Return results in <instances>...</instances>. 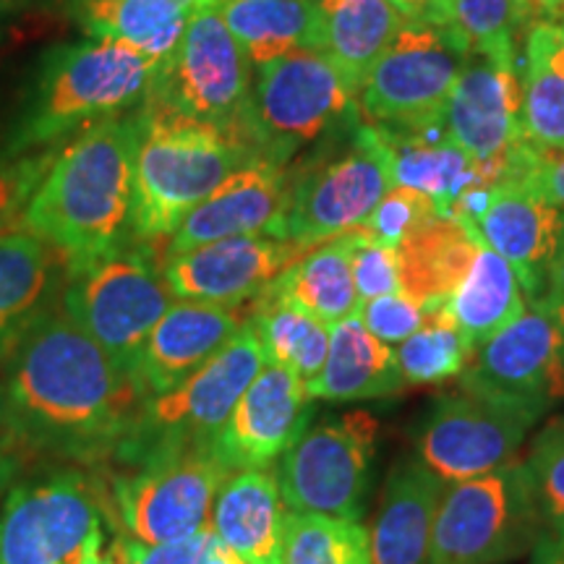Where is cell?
Returning <instances> with one entry per match:
<instances>
[{"mask_svg": "<svg viewBox=\"0 0 564 564\" xmlns=\"http://www.w3.org/2000/svg\"><path fill=\"white\" fill-rule=\"evenodd\" d=\"M55 154H58L55 147L53 150L30 152L0 167V232L11 230L13 223L24 217L26 204L45 178Z\"/></svg>", "mask_w": 564, "mask_h": 564, "instance_id": "42", "label": "cell"}, {"mask_svg": "<svg viewBox=\"0 0 564 564\" xmlns=\"http://www.w3.org/2000/svg\"><path fill=\"white\" fill-rule=\"evenodd\" d=\"M112 481L121 523L139 544H167L212 525V507L230 470L209 444H160L126 455Z\"/></svg>", "mask_w": 564, "mask_h": 564, "instance_id": "7", "label": "cell"}, {"mask_svg": "<svg viewBox=\"0 0 564 564\" xmlns=\"http://www.w3.org/2000/svg\"><path fill=\"white\" fill-rule=\"evenodd\" d=\"M394 186L392 152L382 131L352 121L299 173H288L280 238L301 249L358 230Z\"/></svg>", "mask_w": 564, "mask_h": 564, "instance_id": "5", "label": "cell"}, {"mask_svg": "<svg viewBox=\"0 0 564 564\" xmlns=\"http://www.w3.org/2000/svg\"><path fill=\"white\" fill-rule=\"evenodd\" d=\"M377 434L379 423L369 411L306 429L280 460L278 484L288 510L361 523Z\"/></svg>", "mask_w": 564, "mask_h": 564, "instance_id": "14", "label": "cell"}, {"mask_svg": "<svg viewBox=\"0 0 564 564\" xmlns=\"http://www.w3.org/2000/svg\"><path fill=\"white\" fill-rule=\"evenodd\" d=\"M533 564H564V533H541L535 541Z\"/></svg>", "mask_w": 564, "mask_h": 564, "instance_id": "48", "label": "cell"}, {"mask_svg": "<svg viewBox=\"0 0 564 564\" xmlns=\"http://www.w3.org/2000/svg\"><path fill=\"white\" fill-rule=\"evenodd\" d=\"M544 303H549V306H552L554 312L564 319V215H562L560 241H556V251H554L552 267H549Z\"/></svg>", "mask_w": 564, "mask_h": 564, "instance_id": "47", "label": "cell"}, {"mask_svg": "<svg viewBox=\"0 0 564 564\" xmlns=\"http://www.w3.org/2000/svg\"><path fill=\"white\" fill-rule=\"evenodd\" d=\"M444 308L476 350L525 312L528 295L512 267L499 253L478 246L474 264L444 301Z\"/></svg>", "mask_w": 564, "mask_h": 564, "instance_id": "34", "label": "cell"}, {"mask_svg": "<svg viewBox=\"0 0 564 564\" xmlns=\"http://www.w3.org/2000/svg\"><path fill=\"white\" fill-rule=\"evenodd\" d=\"M358 89L322 51L293 53L257 68L246 139L262 160L288 167L303 150L358 121Z\"/></svg>", "mask_w": 564, "mask_h": 564, "instance_id": "6", "label": "cell"}, {"mask_svg": "<svg viewBox=\"0 0 564 564\" xmlns=\"http://www.w3.org/2000/svg\"><path fill=\"white\" fill-rule=\"evenodd\" d=\"M61 253L30 228L0 232V364L47 308Z\"/></svg>", "mask_w": 564, "mask_h": 564, "instance_id": "25", "label": "cell"}, {"mask_svg": "<svg viewBox=\"0 0 564 564\" xmlns=\"http://www.w3.org/2000/svg\"><path fill=\"white\" fill-rule=\"evenodd\" d=\"M520 51L523 126L535 150L564 152V24L539 21Z\"/></svg>", "mask_w": 564, "mask_h": 564, "instance_id": "30", "label": "cell"}, {"mask_svg": "<svg viewBox=\"0 0 564 564\" xmlns=\"http://www.w3.org/2000/svg\"><path fill=\"white\" fill-rule=\"evenodd\" d=\"M162 63L133 47L84 40L45 55L34 91L9 141V154L53 150V144L150 102Z\"/></svg>", "mask_w": 564, "mask_h": 564, "instance_id": "3", "label": "cell"}, {"mask_svg": "<svg viewBox=\"0 0 564 564\" xmlns=\"http://www.w3.org/2000/svg\"><path fill=\"white\" fill-rule=\"evenodd\" d=\"M259 154L215 126L144 105L133 165L131 232L141 243L171 241L183 217Z\"/></svg>", "mask_w": 564, "mask_h": 564, "instance_id": "4", "label": "cell"}, {"mask_svg": "<svg viewBox=\"0 0 564 564\" xmlns=\"http://www.w3.org/2000/svg\"><path fill=\"white\" fill-rule=\"evenodd\" d=\"M468 45L453 24L405 19L358 89V112L384 131L419 133L444 126Z\"/></svg>", "mask_w": 564, "mask_h": 564, "instance_id": "8", "label": "cell"}, {"mask_svg": "<svg viewBox=\"0 0 564 564\" xmlns=\"http://www.w3.org/2000/svg\"><path fill=\"white\" fill-rule=\"evenodd\" d=\"M560 230V207L541 199L523 178H512L494 188L489 209L476 225V241L512 267L528 303H539L544 301Z\"/></svg>", "mask_w": 564, "mask_h": 564, "instance_id": "21", "label": "cell"}, {"mask_svg": "<svg viewBox=\"0 0 564 564\" xmlns=\"http://www.w3.org/2000/svg\"><path fill=\"white\" fill-rule=\"evenodd\" d=\"M249 322L262 340L267 364L293 371L306 384L322 371L329 350V324L270 291L253 303Z\"/></svg>", "mask_w": 564, "mask_h": 564, "instance_id": "35", "label": "cell"}, {"mask_svg": "<svg viewBox=\"0 0 564 564\" xmlns=\"http://www.w3.org/2000/svg\"><path fill=\"white\" fill-rule=\"evenodd\" d=\"M215 6L251 66L293 53H324V26L314 0H217Z\"/></svg>", "mask_w": 564, "mask_h": 564, "instance_id": "28", "label": "cell"}, {"mask_svg": "<svg viewBox=\"0 0 564 564\" xmlns=\"http://www.w3.org/2000/svg\"><path fill=\"white\" fill-rule=\"evenodd\" d=\"M394 356L405 384H440L460 377L474 356V345L460 333L444 303H440L426 308V319L419 333L400 343Z\"/></svg>", "mask_w": 564, "mask_h": 564, "instance_id": "36", "label": "cell"}, {"mask_svg": "<svg viewBox=\"0 0 564 564\" xmlns=\"http://www.w3.org/2000/svg\"><path fill=\"white\" fill-rule=\"evenodd\" d=\"M246 324L232 306L202 301H175L154 324L139 352L133 379L147 400L171 392L228 345Z\"/></svg>", "mask_w": 564, "mask_h": 564, "instance_id": "22", "label": "cell"}, {"mask_svg": "<svg viewBox=\"0 0 564 564\" xmlns=\"http://www.w3.org/2000/svg\"><path fill=\"white\" fill-rule=\"evenodd\" d=\"M217 533L215 528H204V531L186 535V539L167 541V544H139L129 539L118 544V552L123 556V564H204L212 544H215Z\"/></svg>", "mask_w": 564, "mask_h": 564, "instance_id": "44", "label": "cell"}, {"mask_svg": "<svg viewBox=\"0 0 564 564\" xmlns=\"http://www.w3.org/2000/svg\"><path fill=\"white\" fill-rule=\"evenodd\" d=\"M453 26L468 53L518 63L520 37L531 30V11L528 0H453Z\"/></svg>", "mask_w": 564, "mask_h": 564, "instance_id": "38", "label": "cell"}, {"mask_svg": "<svg viewBox=\"0 0 564 564\" xmlns=\"http://www.w3.org/2000/svg\"><path fill=\"white\" fill-rule=\"evenodd\" d=\"M288 507L278 476L264 468L225 478L212 507V528L225 546L249 564H280Z\"/></svg>", "mask_w": 564, "mask_h": 564, "instance_id": "24", "label": "cell"}, {"mask_svg": "<svg viewBox=\"0 0 564 564\" xmlns=\"http://www.w3.org/2000/svg\"><path fill=\"white\" fill-rule=\"evenodd\" d=\"M403 384L394 350L352 314L329 327L327 361L306 384V392L329 403H358L387 398L403 390Z\"/></svg>", "mask_w": 564, "mask_h": 564, "instance_id": "26", "label": "cell"}, {"mask_svg": "<svg viewBox=\"0 0 564 564\" xmlns=\"http://www.w3.org/2000/svg\"><path fill=\"white\" fill-rule=\"evenodd\" d=\"M324 26V53L361 89L405 17L392 0H314Z\"/></svg>", "mask_w": 564, "mask_h": 564, "instance_id": "32", "label": "cell"}, {"mask_svg": "<svg viewBox=\"0 0 564 564\" xmlns=\"http://www.w3.org/2000/svg\"><path fill=\"white\" fill-rule=\"evenodd\" d=\"M463 390L535 423L564 403V319L544 301L478 345Z\"/></svg>", "mask_w": 564, "mask_h": 564, "instance_id": "12", "label": "cell"}, {"mask_svg": "<svg viewBox=\"0 0 564 564\" xmlns=\"http://www.w3.org/2000/svg\"><path fill=\"white\" fill-rule=\"evenodd\" d=\"M306 249L272 236H238L165 259L167 291L178 301L238 308L259 299Z\"/></svg>", "mask_w": 564, "mask_h": 564, "instance_id": "19", "label": "cell"}, {"mask_svg": "<svg viewBox=\"0 0 564 564\" xmlns=\"http://www.w3.org/2000/svg\"><path fill=\"white\" fill-rule=\"evenodd\" d=\"M478 243L453 217H434L398 246L400 293L423 308L440 306L470 270Z\"/></svg>", "mask_w": 564, "mask_h": 564, "instance_id": "31", "label": "cell"}, {"mask_svg": "<svg viewBox=\"0 0 564 564\" xmlns=\"http://www.w3.org/2000/svg\"><path fill=\"white\" fill-rule=\"evenodd\" d=\"M405 19L426 24H453V0H392Z\"/></svg>", "mask_w": 564, "mask_h": 564, "instance_id": "46", "label": "cell"}, {"mask_svg": "<svg viewBox=\"0 0 564 564\" xmlns=\"http://www.w3.org/2000/svg\"><path fill=\"white\" fill-rule=\"evenodd\" d=\"M350 236V270L361 303L379 295L400 293L398 249L377 243L361 230H352Z\"/></svg>", "mask_w": 564, "mask_h": 564, "instance_id": "41", "label": "cell"}, {"mask_svg": "<svg viewBox=\"0 0 564 564\" xmlns=\"http://www.w3.org/2000/svg\"><path fill=\"white\" fill-rule=\"evenodd\" d=\"M196 9L194 0H74V19L89 40L118 42L165 63Z\"/></svg>", "mask_w": 564, "mask_h": 564, "instance_id": "27", "label": "cell"}, {"mask_svg": "<svg viewBox=\"0 0 564 564\" xmlns=\"http://www.w3.org/2000/svg\"><path fill=\"white\" fill-rule=\"evenodd\" d=\"M0 463H3V444H0Z\"/></svg>", "mask_w": 564, "mask_h": 564, "instance_id": "54", "label": "cell"}, {"mask_svg": "<svg viewBox=\"0 0 564 564\" xmlns=\"http://www.w3.org/2000/svg\"><path fill=\"white\" fill-rule=\"evenodd\" d=\"M533 423L457 387L440 394L415 432V457L444 486L512 463Z\"/></svg>", "mask_w": 564, "mask_h": 564, "instance_id": "17", "label": "cell"}, {"mask_svg": "<svg viewBox=\"0 0 564 564\" xmlns=\"http://www.w3.org/2000/svg\"><path fill=\"white\" fill-rule=\"evenodd\" d=\"M24 3H26V0H0V19L9 17L11 11L21 9V6H24Z\"/></svg>", "mask_w": 564, "mask_h": 564, "instance_id": "52", "label": "cell"}, {"mask_svg": "<svg viewBox=\"0 0 564 564\" xmlns=\"http://www.w3.org/2000/svg\"><path fill=\"white\" fill-rule=\"evenodd\" d=\"M444 484L419 457H403L387 476L369 535L371 564H429Z\"/></svg>", "mask_w": 564, "mask_h": 564, "instance_id": "23", "label": "cell"}, {"mask_svg": "<svg viewBox=\"0 0 564 564\" xmlns=\"http://www.w3.org/2000/svg\"><path fill=\"white\" fill-rule=\"evenodd\" d=\"M312 400L303 379L282 366L267 364L209 442V449L230 474L267 468L308 429Z\"/></svg>", "mask_w": 564, "mask_h": 564, "instance_id": "18", "label": "cell"}, {"mask_svg": "<svg viewBox=\"0 0 564 564\" xmlns=\"http://www.w3.org/2000/svg\"><path fill=\"white\" fill-rule=\"evenodd\" d=\"M196 6H207V3H217V0H194Z\"/></svg>", "mask_w": 564, "mask_h": 564, "instance_id": "53", "label": "cell"}, {"mask_svg": "<svg viewBox=\"0 0 564 564\" xmlns=\"http://www.w3.org/2000/svg\"><path fill=\"white\" fill-rule=\"evenodd\" d=\"M288 204V167L253 160L188 212L167 241V257L238 236L280 238Z\"/></svg>", "mask_w": 564, "mask_h": 564, "instance_id": "20", "label": "cell"}, {"mask_svg": "<svg viewBox=\"0 0 564 564\" xmlns=\"http://www.w3.org/2000/svg\"><path fill=\"white\" fill-rule=\"evenodd\" d=\"M531 26L539 21H564V0H528Z\"/></svg>", "mask_w": 564, "mask_h": 564, "instance_id": "49", "label": "cell"}, {"mask_svg": "<svg viewBox=\"0 0 564 564\" xmlns=\"http://www.w3.org/2000/svg\"><path fill=\"white\" fill-rule=\"evenodd\" d=\"M379 131L392 152L394 186L426 194L440 217H453V207L463 192L478 186L474 160L449 139L447 126L419 133Z\"/></svg>", "mask_w": 564, "mask_h": 564, "instance_id": "29", "label": "cell"}, {"mask_svg": "<svg viewBox=\"0 0 564 564\" xmlns=\"http://www.w3.org/2000/svg\"><path fill=\"white\" fill-rule=\"evenodd\" d=\"M523 470L544 531L564 533V415L535 434Z\"/></svg>", "mask_w": 564, "mask_h": 564, "instance_id": "39", "label": "cell"}, {"mask_svg": "<svg viewBox=\"0 0 564 564\" xmlns=\"http://www.w3.org/2000/svg\"><path fill=\"white\" fill-rule=\"evenodd\" d=\"M87 564H123V556H121V552H118V546L112 549V552H102L100 549V552L89 556Z\"/></svg>", "mask_w": 564, "mask_h": 564, "instance_id": "51", "label": "cell"}, {"mask_svg": "<svg viewBox=\"0 0 564 564\" xmlns=\"http://www.w3.org/2000/svg\"><path fill=\"white\" fill-rule=\"evenodd\" d=\"M264 366L262 340L246 319L238 335L192 377L171 392L147 400L137 429L118 455L126 457L160 444H209Z\"/></svg>", "mask_w": 564, "mask_h": 564, "instance_id": "15", "label": "cell"}, {"mask_svg": "<svg viewBox=\"0 0 564 564\" xmlns=\"http://www.w3.org/2000/svg\"><path fill=\"white\" fill-rule=\"evenodd\" d=\"M204 564H249V562L241 560V556L232 552L230 546H225L220 539H215V544H212Z\"/></svg>", "mask_w": 564, "mask_h": 564, "instance_id": "50", "label": "cell"}, {"mask_svg": "<svg viewBox=\"0 0 564 564\" xmlns=\"http://www.w3.org/2000/svg\"><path fill=\"white\" fill-rule=\"evenodd\" d=\"M173 295L165 274L141 249H121L66 270V314L133 377L139 352Z\"/></svg>", "mask_w": 564, "mask_h": 564, "instance_id": "9", "label": "cell"}, {"mask_svg": "<svg viewBox=\"0 0 564 564\" xmlns=\"http://www.w3.org/2000/svg\"><path fill=\"white\" fill-rule=\"evenodd\" d=\"M523 181L552 207H564V152H535Z\"/></svg>", "mask_w": 564, "mask_h": 564, "instance_id": "45", "label": "cell"}, {"mask_svg": "<svg viewBox=\"0 0 564 564\" xmlns=\"http://www.w3.org/2000/svg\"><path fill=\"white\" fill-rule=\"evenodd\" d=\"M147 394L66 308L47 306L6 361L0 419L13 440L70 460L118 453Z\"/></svg>", "mask_w": 564, "mask_h": 564, "instance_id": "1", "label": "cell"}, {"mask_svg": "<svg viewBox=\"0 0 564 564\" xmlns=\"http://www.w3.org/2000/svg\"><path fill=\"white\" fill-rule=\"evenodd\" d=\"M562 24H564V21H562Z\"/></svg>", "mask_w": 564, "mask_h": 564, "instance_id": "55", "label": "cell"}, {"mask_svg": "<svg viewBox=\"0 0 564 564\" xmlns=\"http://www.w3.org/2000/svg\"><path fill=\"white\" fill-rule=\"evenodd\" d=\"M102 549V510L76 470L19 486L0 512V564H87Z\"/></svg>", "mask_w": 564, "mask_h": 564, "instance_id": "16", "label": "cell"}, {"mask_svg": "<svg viewBox=\"0 0 564 564\" xmlns=\"http://www.w3.org/2000/svg\"><path fill=\"white\" fill-rule=\"evenodd\" d=\"M356 316L377 340L387 345H400L413 333H419L423 319H426V308L403 293H392L364 301L358 306Z\"/></svg>", "mask_w": 564, "mask_h": 564, "instance_id": "43", "label": "cell"}, {"mask_svg": "<svg viewBox=\"0 0 564 564\" xmlns=\"http://www.w3.org/2000/svg\"><path fill=\"white\" fill-rule=\"evenodd\" d=\"M251 63L215 3L199 6L175 53L162 63L150 108L215 126L246 139L251 100ZM251 147V144H249Z\"/></svg>", "mask_w": 564, "mask_h": 564, "instance_id": "10", "label": "cell"}, {"mask_svg": "<svg viewBox=\"0 0 564 564\" xmlns=\"http://www.w3.org/2000/svg\"><path fill=\"white\" fill-rule=\"evenodd\" d=\"M434 217L440 215H436L434 202L426 194L415 192V188L392 186L384 199L377 204V209L371 212L369 220L358 230L366 232L377 243L398 249L405 238H411L415 230L434 220Z\"/></svg>", "mask_w": 564, "mask_h": 564, "instance_id": "40", "label": "cell"}, {"mask_svg": "<svg viewBox=\"0 0 564 564\" xmlns=\"http://www.w3.org/2000/svg\"><path fill=\"white\" fill-rule=\"evenodd\" d=\"M141 129L144 108L79 131L26 204L21 225L45 238L66 270L123 246Z\"/></svg>", "mask_w": 564, "mask_h": 564, "instance_id": "2", "label": "cell"}, {"mask_svg": "<svg viewBox=\"0 0 564 564\" xmlns=\"http://www.w3.org/2000/svg\"><path fill=\"white\" fill-rule=\"evenodd\" d=\"M280 564H371L369 533L352 520L288 510Z\"/></svg>", "mask_w": 564, "mask_h": 564, "instance_id": "37", "label": "cell"}, {"mask_svg": "<svg viewBox=\"0 0 564 564\" xmlns=\"http://www.w3.org/2000/svg\"><path fill=\"white\" fill-rule=\"evenodd\" d=\"M518 68V63L468 53L449 95L444 126L474 160L478 186L523 178L539 152L525 137Z\"/></svg>", "mask_w": 564, "mask_h": 564, "instance_id": "13", "label": "cell"}, {"mask_svg": "<svg viewBox=\"0 0 564 564\" xmlns=\"http://www.w3.org/2000/svg\"><path fill=\"white\" fill-rule=\"evenodd\" d=\"M350 241L352 236H337L333 241L314 246L301 253L295 262L270 285V293L293 301L324 324L348 319L358 312L356 280L350 270Z\"/></svg>", "mask_w": 564, "mask_h": 564, "instance_id": "33", "label": "cell"}, {"mask_svg": "<svg viewBox=\"0 0 564 564\" xmlns=\"http://www.w3.org/2000/svg\"><path fill=\"white\" fill-rule=\"evenodd\" d=\"M544 533L523 463L444 486L429 564H502Z\"/></svg>", "mask_w": 564, "mask_h": 564, "instance_id": "11", "label": "cell"}]
</instances>
